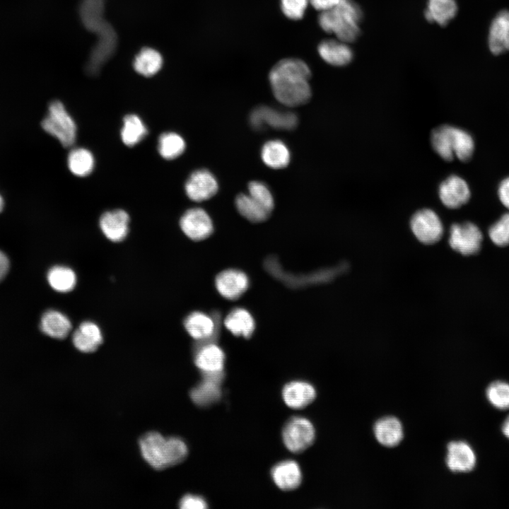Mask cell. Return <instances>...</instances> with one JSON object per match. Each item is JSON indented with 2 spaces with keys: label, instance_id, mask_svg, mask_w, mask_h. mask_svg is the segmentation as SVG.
<instances>
[{
  "label": "cell",
  "instance_id": "cell-1",
  "mask_svg": "<svg viewBox=\"0 0 509 509\" xmlns=\"http://www.w3.org/2000/svg\"><path fill=\"white\" fill-rule=\"evenodd\" d=\"M105 0H81L78 15L83 27L97 36L86 66L90 75L98 74L103 66L114 55L117 44V34L104 16Z\"/></svg>",
  "mask_w": 509,
  "mask_h": 509
},
{
  "label": "cell",
  "instance_id": "cell-2",
  "mask_svg": "<svg viewBox=\"0 0 509 509\" xmlns=\"http://www.w3.org/2000/svg\"><path fill=\"white\" fill-rule=\"evenodd\" d=\"M311 71L305 62L294 58L284 59L271 69L269 79L273 94L281 104L295 107L311 98L309 80Z\"/></svg>",
  "mask_w": 509,
  "mask_h": 509
},
{
  "label": "cell",
  "instance_id": "cell-3",
  "mask_svg": "<svg viewBox=\"0 0 509 509\" xmlns=\"http://www.w3.org/2000/svg\"><path fill=\"white\" fill-rule=\"evenodd\" d=\"M141 455L146 462L155 469H164L182 462L188 449L180 438H165L156 432L144 435L139 440Z\"/></svg>",
  "mask_w": 509,
  "mask_h": 509
},
{
  "label": "cell",
  "instance_id": "cell-4",
  "mask_svg": "<svg viewBox=\"0 0 509 509\" xmlns=\"http://www.w3.org/2000/svg\"><path fill=\"white\" fill-rule=\"evenodd\" d=\"M362 16V11L355 1L341 0L335 7L320 12L318 23L324 31L349 43L356 40L360 34Z\"/></svg>",
  "mask_w": 509,
  "mask_h": 509
},
{
  "label": "cell",
  "instance_id": "cell-5",
  "mask_svg": "<svg viewBox=\"0 0 509 509\" xmlns=\"http://www.w3.org/2000/svg\"><path fill=\"white\" fill-rule=\"evenodd\" d=\"M431 144L435 152L443 160L450 161L457 158L469 160L474 151L472 136L465 130L450 125H442L433 129Z\"/></svg>",
  "mask_w": 509,
  "mask_h": 509
},
{
  "label": "cell",
  "instance_id": "cell-6",
  "mask_svg": "<svg viewBox=\"0 0 509 509\" xmlns=\"http://www.w3.org/2000/svg\"><path fill=\"white\" fill-rule=\"evenodd\" d=\"M42 129L56 138L64 147L71 146L76 137V124L59 100L50 103L47 115L41 123Z\"/></svg>",
  "mask_w": 509,
  "mask_h": 509
},
{
  "label": "cell",
  "instance_id": "cell-7",
  "mask_svg": "<svg viewBox=\"0 0 509 509\" xmlns=\"http://www.w3.org/2000/svg\"><path fill=\"white\" fill-rule=\"evenodd\" d=\"M283 442L293 452H300L309 447L315 440V429L310 420L294 416L284 425L282 431Z\"/></svg>",
  "mask_w": 509,
  "mask_h": 509
},
{
  "label": "cell",
  "instance_id": "cell-8",
  "mask_svg": "<svg viewBox=\"0 0 509 509\" xmlns=\"http://www.w3.org/2000/svg\"><path fill=\"white\" fill-rule=\"evenodd\" d=\"M220 315L215 312L209 317L201 312H193L184 321L188 334L197 341L196 345L215 343L219 333Z\"/></svg>",
  "mask_w": 509,
  "mask_h": 509
},
{
  "label": "cell",
  "instance_id": "cell-9",
  "mask_svg": "<svg viewBox=\"0 0 509 509\" xmlns=\"http://www.w3.org/2000/svg\"><path fill=\"white\" fill-rule=\"evenodd\" d=\"M410 227L415 237L422 243L433 244L443 233V226L438 214L431 209H423L411 217Z\"/></svg>",
  "mask_w": 509,
  "mask_h": 509
},
{
  "label": "cell",
  "instance_id": "cell-10",
  "mask_svg": "<svg viewBox=\"0 0 509 509\" xmlns=\"http://www.w3.org/2000/svg\"><path fill=\"white\" fill-rule=\"evenodd\" d=\"M250 122L256 129L269 127L278 130H291L297 126L298 120L293 112L259 106L251 112Z\"/></svg>",
  "mask_w": 509,
  "mask_h": 509
},
{
  "label": "cell",
  "instance_id": "cell-11",
  "mask_svg": "<svg viewBox=\"0 0 509 509\" xmlns=\"http://www.w3.org/2000/svg\"><path fill=\"white\" fill-rule=\"evenodd\" d=\"M482 233L474 223L465 222L453 224L450 230L449 244L456 252L470 255L480 249Z\"/></svg>",
  "mask_w": 509,
  "mask_h": 509
},
{
  "label": "cell",
  "instance_id": "cell-12",
  "mask_svg": "<svg viewBox=\"0 0 509 509\" xmlns=\"http://www.w3.org/2000/svg\"><path fill=\"white\" fill-rule=\"evenodd\" d=\"M223 371L202 373V379L190 392L192 402L199 406H208L218 402L221 396V385Z\"/></svg>",
  "mask_w": 509,
  "mask_h": 509
},
{
  "label": "cell",
  "instance_id": "cell-13",
  "mask_svg": "<svg viewBox=\"0 0 509 509\" xmlns=\"http://www.w3.org/2000/svg\"><path fill=\"white\" fill-rule=\"evenodd\" d=\"M180 225L183 233L195 241L208 238L213 230L210 216L201 208L186 211L180 218Z\"/></svg>",
  "mask_w": 509,
  "mask_h": 509
},
{
  "label": "cell",
  "instance_id": "cell-14",
  "mask_svg": "<svg viewBox=\"0 0 509 509\" xmlns=\"http://www.w3.org/2000/svg\"><path fill=\"white\" fill-rule=\"evenodd\" d=\"M218 188L215 177L205 169L193 172L185 185L186 194L194 201H202L211 198L216 194Z\"/></svg>",
  "mask_w": 509,
  "mask_h": 509
},
{
  "label": "cell",
  "instance_id": "cell-15",
  "mask_svg": "<svg viewBox=\"0 0 509 509\" xmlns=\"http://www.w3.org/2000/svg\"><path fill=\"white\" fill-rule=\"evenodd\" d=\"M442 203L449 209H457L465 204L470 198V189L461 177L452 175L444 180L438 188Z\"/></svg>",
  "mask_w": 509,
  "mask_h": 509
},
{
  "label": "cell",
  "instance_id": "cell-16",
  "mask_svg": "<svg viewBox=\"0 0 509 509\" xmlns=\"http://www.w3.org/2000/svg\"><path fill=\"white\" fill-rule=\"evenodd\" d=\"M446 464L448 469L457 473L472 471L476 457L472 447L465 441H452L447 445Z\"/></svg>",
  "mask_w": 509,
  "mask_h": 509
},
{
  "label": "cell",
  "instance_id": "cell-17",
  "mask_svg": "<svg viewBox=\"0 0 509 509\" xmlns=\"http://www.w3.org/2000/svg\"><path fill=\"white\" fill-rule=\"evenodd\" d=\"M247 275L237 269L223 271L216 278V287L219 293L228 300H236L247 289Z\"/></svg>",
  "mask_w": 509,
  "mask_h": 509
},
{
  "label": "cell",
  "instance_id": "cell-18",
  "mask_svg": "<svg viewBox=\"0 0 509 509\" xmlns=\"http://www.w3.org/2000/svg\"><path fill=\"white\" fill-rule=\"evenodd\" d=\"M129 216L122 209L106 211L100 218V228L104 235L110 241L123 240L129 231Z\"/></svg>",
  "mask_w": 509,
  "mask_h": 509
},
{
  "label": "cell",
  "instance_id": "cell-19",
  "mask_svg": "<svg viewBox=\"0 0 509 509\" xmlns=\"http://www.w3.org/2000/svg\"><path fill=\"white\" fill-rule=\"evenodd\" d=\"M194 363L202 373L221 372L225 353L215 343L195 345Z\"/></svg>",
  "mask_w": 509,
  "mask_h": 509
},
{
  "label": "cell",
  "instance_id": "cell-20",
  "mask_svg": "<svg viewBox=\"0 0 509 509\" xmlns=\"http://www.w3.org/2000/svg\"><path fill=\"white\" fill-rule=\"evenodd\" d=\"M320 57L334 66H344L353 59V53L347 42L340 40L329 39L322 41L317 47Z\"/></svg>",
  "mask_w": 509,
  "mask_h": 509
},
{
  "label": "cell",
  "instance_id": "cell-21",
  "mask_svg": "<svg viewBox=\"0 0 509 509\" xmlns=\"http://www.w3.org/2000/svg\"><path fill=\"white\" fill-rule=\"evenodd\" d=\"M282 396L286 404L293 409H302L310 404L316 397V390L309 382L295 380L283 388Z\"/></svg>",
  "mask_w": 509,
  "mask_h": 509
},
{
  "label": "cell",
  "instance_id": "cell-22",
  "mask_svg": "<svg viewBox=\"0 0 509 509\" xmlns=\"http://www.w3.org/2000/svg\"><path fill=\"white\" fill-rule=\"evenodd\" d=\"M271 474L276 485L283 491L296 488L302 481L300 468L293 460H284L277 463L271 469Z\"/></svg>",
  "mask_w": 509,
  "mask_h": 509
},
{
  "label": "cell",
  "instance_id": "cell-23",
  "mask_svg": "<svg viewBox=\"0 0 509 509\" xmlns=\"http://www.w3.org/2000/svg\"><path fill=\"white\" fill-rule=\"evenodd\" d=\"M488 45L494 54L509 50V11H501L493 19L489 30Z\"/></svg>",
  "mask_w": 509,
  "mask_h": 509
},
{
  "label": "cell",
  "instance_id": "cell-24",
  "mask_svg": "<svg viewBox=\"0 0 509 509\" xmlns=\"http://www.w3.org/2000/svg\"><path fill=\"white\" fill-rule=\"evenodd\" d=\"M72 341L78 351L84 353L93 352L103 342L101 330L93 322H83L75 330L72 337Z\"/></svg>",
  "mask_w": 509,
  "mask_h": 509
},
{
  "label": "cell",
  "instance_id": "cell-25",
  "mask_svg": "<svg viewBox=\"0 0 509 509\" xmlns=\"http://www.w3.org/2000/svg\"><path fill=\"white\" fill-rule=\"evenodd\" d=\"M373 431L378 443L388 447L397 446L404 436L402 423L394 416L379 419L374 425Z\"/></svg>",
  "mask_w": 509,
  "mask_h": 509
},
{
  "label": "cell",
  "instance_id": "cell-26",
  "mask_svg": "<svg viewBox=\"0 0 509 509\" xmlns=\"http://www.w3.org/2000/svg\"><path fill=\"white\" fill-rule=\"evenodd\" d=\"M40 328L44 334L54 339H64L71 329L69 319L63 313L50 310L44 313L41 318Z\"/></svg>",
  "mask_w": 509,
  "mask_h": 509
},
{
  "label": "cell",
  "instance_id": "cell-27",
  "mask_svg": "<svg viewBox=\"0 0 509 509\" xmlns=\"http://www.w3.org/2000/svg\"><path fill=\"white\" fill-rule=\"evenodd\" d=\"M457 12L455 0H428L424 16L428 22L444 26L455 16Z\"/></svg>",
  "mask_w": 509,
  "mask_h": 509
},
{
  "label": "cell",
  "instance_id": "cell-28",
  "mask_svg": "<svg viewBox=\"0 0 509 509\" xmlns=\"http://www.w3.org/2000/svg\"><path fill=\"white\" fill-rule=\"evenodd\" d=\"M163 59L160 53L151 47H144L136 55L133 68L136 72L145 77L156 74L162 68Z\"/></svg>",
  "mask_w": 509,
  "mask_h": 509
},
{
  "label": "cell",
  "instance_id": "cell-29",
  "mask_svg": "<svg viewBox=\"0 0 509 509\" xmlns=\"http://www.w3.org/2000/svg\"><path fill=\"white\" fill-rule=\"evenodd\" d=\"M226 327L234 335L250 337L255 330V321L250 313L243 308L231 310L224 320Z\"/></svg>",
  "mask_w": 509,
  "mask_h": 509
},
{
  "label": "cell",
  "instance_id": "cell-30",
  "mask_svg": "<svg viewBox=\"0 0 509 509\" xmlns=\"http://www.w3.org/2000/svg\"><path fill=\"white\" fill-rule=\"evenodd\" d=\"M263 162L274 169L283 168L290 160V152L286 144L280 140H271L264 144L261 151Z\"/></svg>",
  "mask_w": 509,
  "mask_h": 509
},
{
  "label": "cell",
  "instance_id": "cell-31",
  "mask_svg": "<svg viewBox=\"0 0 509 509\" xmlns=\"http://www.w3.org/2000/svg\"><path fill=\"white\" fill-rule=\"evenodd\" d=\"M148 130L141 118L134 114L126 115L123 119L121 139L127 146H134L147 134Z\"/></svg>",
  "mask_w": 509,
  "mask_h": 509
},
{
  "label": "cell",
  "instance_id": "cell-32",
  "mask_svg": "<svg viewBox=\"0 0 509 509\" xmlns=\"http://www.w3.org/2000/svg\"><path fill=\"white\" fill-rule=\"evenodd\" d=\"M235 206L243 217L253 223L266 221L271 213L249 194H240L235 199Z\"/></svg>",
  "mask_w": 509,
  "mask_h": 509
},
{
  "label": "cell",
  "instance_id": "cell-33",
  "mask_svg": "<svg viewBox=\"0 0 509 509\" xmlns=\"http://www.w3.org/2000/svg\"><path fill=\"white\" fill-rule=\"evenodd\" d=\"M67 163L69 170L78 177L90 174L95 164L93 154L84 148H73L69 153Z\"/></svg>",
  "mask_w": 509,
  "mask_h": 509
},
{
  "label": "cell",
  "instance_id": "cell-34",
  "mask_svg": "<svg viewBox=\"0 0 509 509\" xmlns=\"http://www.w3.org/2000/svg\"><path fill=\"white\" fill-rule=\"evenodd\" d=\"M47 281L54 290L60 293H66L75 287L76 276L69 267L55 266L49 270Z\"/></svg>",
  "mask_w": 509,
  "mask_h": 509
},
{
  "label": "cell",
  "instance_id": "cell-35",
  "mask_svg": "<svg viewBox=\"0 0 509 509\" xmlns=\"http://www.w3.org/2000/svg\"><path fill=\"white\" fill-rule=\"evenodd\" d=\"M158 151L165 159L172 160L180 156L185 149L183 138L175 132H165L158 139Z\"/></svg>",
  "mask_w": 509,
  "mask_h": 509
},
{
  "label": "cell",
  "instance_id": "cell-36",
  "mask_svg": "<svg viewBox=\"0 0 509 509\" xmlns=\"http://www.w3.org/2000/svg\"><path fill=\"white\" fill-rule=\"evenodd\" d=\"M486 398L492 406L500 410L509 409V383L496 380L486 390Z\"/></svg>",
  "mask_w": 509,
  "mask_h": 509
},
{
  "label": "cell",
  "instance_id": "cell-37",
  "mask_svg": "<svg viewBox=\"0 0 509 509\" xmlns=\"http://www.w3.org/2000/svg\"><path fill=\"white\" fill-rule=\"evenodd\" d=\"M248 192L256 201L266 209L269 212H271L274 208V198L267 186L262 182L252 181L248 185Z\"/></svg>",
  "mask_w": 509,
  "mask_h": 509
},
{
  "label": "cell",
  "instance_id": "cell-38",
  "mask_svg": "<svg viewBox=\"0 0 509 509\" xmlns=\"http://www.w3.org/2000/svg\"><path fill=\"white\" fill-rule=\"evenodd\" d=\"M488 234L493 242L498 246L509 244V213L502 216L491 226Z\"/></svg>",
  "mask_w": 509,
  "mask_h": 509
},
{
  "label": "cell",
  "instance_id": "cell-39",
  "mask_svg": "<svg viewBox=\"0 0 509 509\" xmlns=\"http://www.w3.org/2000/svg\"><path fill=\"white\" fill-rule=\"evenodd\" d=\"M309 0H281L284 15L292 20H299L304 16Z\"/></svg>",
  "mask_w": 509,
  "mask_h": 509
},
{
  "label": "cell",
  "instance_id": "cell-40",
  "mask_svg": "<svg viewBox=\"0 0 509 509\" xmlns=\"http://www.w3.org/2000/svg\"><path fill=\"white\" fill-rule=\"evenodd\" d=\"M182 509H205L208 508L207 502L199 496L188 494L182 497L179 503Z\"/></svg>",
  "mask_w": 509,
  "mask_h": 509
},
{
  "label": "cell",
  "instance_id": "cell-41",
  "mask_svg": "<svg viewBox=\"0 0 509 509\" xmlns=\"http://www.w3.org/2000/svg\"><path fill=\"white\" fill-rule=\"evenodd\" d=\"M498 195L503 205L509 209V177L500 183Z\"/></svg>",
  "mask_w": 509,
  "mask_h": 509
},
{
  "label": "cell",
  "instance_id": "cell-42",
  "mask_svg": "<svg viewBox=\"0 0 509 509\" xmlns=\"http://www.w3.org/2000/svg\"><path fill=\"white\" fill-rule=\"evenodd\" d=\"M312 6L320 12L329 10L339 4L341 0H309Z\"/></svg>",
  "mask_w": 509,
  "mask_h": 509
},
{
  "label": "cell",
  "instance_id": "cell-43",
  "mask_svg": "<svg viewBox=\"0 0 509 509\" xmlns=\"http://www.w3.org/2000/svg\"><path fill=\"white\" fill-rule=\"evenodd\" d=\"M9 267L7 257L0 251V281L5 276Z\"/></svg>",
  "mask_w": 509,
  "mask_h": 509
},
{
  "label": "cell",
  "instance_id": "cell-44",
  "mask_svg": "<svg viewBox=\"0 0 509 509\" xmlns=\"http://www.w3.org/2000/svg\"><path fill=\"white\" fill-rule=\"evenodd\" d=\"M501 430L503 435L509 439V416L503 421Z\"/></svg>",
  "mask_w": 509,
  "mask_h": 509
},
{
  "label": "cell",
  "instance_id": "cell-45",
  "mask_svg": "<svg viewBox=\"0 0 509 509\" xmlns=\"http://www.w3.org/2000/svg\"><path fill=\"white\" fill-rule=\"evenodd\" d=\"M4 205V199L0 194V212L3 210Z\"/></svg>",
  "mask_w": 509,
  "mask_h": 509
}]
</instances>
